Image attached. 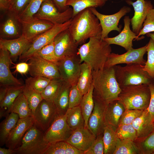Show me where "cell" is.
<instances>
[{"mask_svg": "<svg viewBox=\"0 0 154 154\" xmlns=\"http://www.w3.org/2000/svg\"><path fill=\"white\" fill-rule=\"evenodd\" d=\"M15 69L16 72L21 74H25L29 71V65L25 62H22L16 64Z\"/></svg>", "mask_w": 154, "mask_h": 154, "instance_id": "cell-52", "label": "cell"}, {"mask_svg": "<svg viewBox=\"0 0 154 154\" xmlns=\"http://www.w3.org/2000/svg\"><path fill=\"white\" fill-rule=\"evenodd\" d=\"M50 144L44 137V132L34 125L26 132L15 154H44Z\"/></svg>", "mask_w": 154, "mask_h": 154, "instance_id": "cell-6", "label": "cell"}, {"mask_svg": "<svg viewBox=\"0 0 154 154\" xmlns=\"http://www.w3.org/2000/svg\"><path fill=\"white\" fill-rule=\"evenodd\" d=\"M135 143L139 147L141 154H152L154 152V129L143 140Z\"/></svg>", "mask_w": 154, "mask_h": 154, "instance_id": "cell-46", "label": "cell"}, {"mask_svg": "<svg viewBox=\"0 0 154 154\" xmlns=\"http://www.w3.org/2000/svg\"><path fill=\"white\" fill-rule=\"evenodd\" d=\"M81 64L78 54L58 59L56 64L60 78L71 86L77 84L80 74Z\"/></svg>", "mask_w": 154, "mask_h": 154, "instance_id": "cell-8", "label": "cell"}, {"mask_svg": "<svg viewBox=\"0 0 154 154\" xmlns=\"http://www.w3.org/2000/svg\"><path fill=\"white\" fill-rule=\"evenodd\" d=\"M103 136V133L97 136L91 147L84 152V154H104Z\"/></svg>", "mask_w": 154, "mask_h": 154, "instance_id": "cell-49", "label": "cell"}, {"mask_svg": "<svg viewBox=\"0 0 154 154\" xmlns=\"http://www.w3.org/2000/svg\"><path fill=\"white\" fill-rule=\"evenodd\" d=\"M54 42L55 54L58 59L78 54V45L68 29L59 33L54 38Z\"/></svg>", "mask_w": 154, "mask_h": 154, "instance_id": "cell-15", "label": "cell"}, {"mask_svg": "<svg viewBox=\"0 0 154 154\" xmlns=\"http://www.w3.org/2000/svg\"><path fill=\"white\" fill-rule=\"evenodd\" d=\"M28 61L29 72L31 76L44 77L51 79L60 78L56 63L45 60L36 54Z\"/></svg>", "mask_w": 154, "mask_h": 154, "instance_id": "cell-10", "label": "cell"}, {"mask_svg": "<svg viewBox=\"0 0 154 154\" xmlns=\"http://www.w3.org/2000/svg\"><path fill=\"white\" fill-rule=\"evenodd\" d=\"M72 131L68 125L66 114L58 115L44 132V137L50 144L61 141H66Z\"/></svg>", "mask_w": 154, "mask_h": 154, "instance_id": "cell-14", "label": "cell"}, {"mask_svg": "<svg viewBox=\"0 0 154 154\" xmlns=\"http://www.w3.org/2000/svg\"><path fill=\"white\" fill-rule=\"evenodd\" d=\"M154 32V8L148 12L143 25V27L137 37L144 35L147 34Z\"/></svg>", "mask_w": 154, "mask_h": 154, "instance_id": "cell-47", "label": "cell"}, {"mask_svg": "<svg viewBox=\"0 0 154 154\" xmlns=\"http://www.w3.org/2000/svg\"><path fill=\"white\" fill-rule=\"evenodd\" d=\"M152 154H154V152Z\"/></svg>", "mask_w": 154, "mask_h": 154, "instance_id": "cell-58", "label": "cell"}, {"mask_svg": "<svg viewBox=\"0 0 154 154\" xmlns=\"http://www.w3.org/2000/svg\"><path fill=\"white\" fill-rule=\"evenodd\" d=\"M117 82L121 88L131 85L153 83V80L143 70L144 65L137 63L127 64L123 66H113Z\"/></svg>", "mask_w": 154, "mask_h": 154, "instance_id": "cell-5", "label": "cell"}, {"mask_svg": "<svg viewBox=\"0 0 154 154\" xmlns=\"http://www.w3.org/2000/svg\"><path fill=\"white\" fill-rule=\"evenodd\" d=\"M125 1L133 8L134 15L131 19V23L132 31L137 35L142 28L143 24L148 12L153 8V6L151 1L148 0H137L133 2L131 0H127Z\"/></svg>", "mask_w": 154, "mask_h": 154, "instance_id": "cell-18", "label": "cell"}, {"mask_svg": "<svg viewBox=\"0 0 154 154\" xmlns=\"http://www.w3.org/2000/svg\"><path fill=\"white\" fill-rule=\"evenodd\" d=\"M72 8L69 7L66 10L60 12L52 0H45L34 17L57 25L69 21L72 18Z\"/></svg>", "mask_w": 154, "mask_h": 154, "instance_id": "cell-9", "label": "cell"}, {"mask_svg": "<svg viewBox=\"0 0 154 154\" xmlns=\"http://www.w3.org/2000/svg\"><path fill=\"white\" fill-rule=\"evenodd\" d=\"M58 116L53 102L43 99L37 107L32 116L34 125L44 132Z\"/></svg>", "mask_w": 154, "mask_h": 154, "instance_id": "cell-11", "label": "cell"}, {"mask_svg": "<svg viewBox=\"0 0 154 154\" xmlns=\"http://www.w3.org/2000/svg\"><path fill=\"white\" fill-rule=\"evenodd\" d=\"M144 110L125 109L120 118L118 126L123 124H132L134 120L142 114Z\"/></svg>", "mask_w": 154, "mask_h": 154, "instance_id": "cell-45", "label": "cell"}, {"mask_svg": "<svg viewBox=\"0 0 154 154\" xmlns=\"http://www.w3.org/2000/svg\"><path fill=\"white\" fill-rule=\"evenodd\" d=\"M12 61L9 52L4 47L0 46V86L24 85L22 81L16 78L11 72L10 66Z\"/></svg>", "mask_w": 154, "mask_h": 154, "instance_id": "cell-19", "label": "cell"}, {"mask_svg": "<svg viewBox=\"0 0 154 154\" xmlns=\"http://www.w3.org/2000/svg\"><path fill=\"white\" fill-rule=\"evenodd\" d=\"M0 154H15V151L9 148L8 149L0 147Z\"/></svg>", "mask_w": 154, "mask_h": 154, "instance_id": "cell-55", "label": "cell"}, {"mask_svg": "<svg viewBox=\"0 0 154 154\" xmlns=\"http://www.w3.org/2000/svg\"><path fill=\"white\" fill-rule=\"evenodd\" d=\"M45 0H31L26 8L18 16L20 21H25L33 17Z\"/></svg>", "mask_w": 154, "mask_h": 154, "instance_id": "cell-40", "label": "cell"}, {"mask_svg": "<svg viewBox=\"0 0 154 154\" xmlns=\"http://www.w3.org/2000/svg\"><path fill=\"white\" fill-rule=\"evenodd\" d=\"M146 35L148 37H150L154 40V32L148 33L146 34Z\"/></svg>", "mask_w": 154, "mask_h": 154, "instance_id": "cell-57", "label": "cell"}, {"mask_svg": "<svg viewBox=\"0 0 154 154\" xmlns=\"http://www.w3.org/2000/svg\"><path fill=\"white\" fill-rule=\"evenodd\" d=\"M5 17L0 24V38L11 39L21 36L22 26L18 16L8 10Z\"/></svg>", "mask_w": 154, "mask_h": 154, "instance_id": "cell-22", "label": "cell"}, {"mask_svg": "<svg viewBox=\"0 0 154 154\" xmlns=\"http://www.w3.org/2000/svg\"><path fill=\"white\" fill-rule=\"evenodd\" d=\"M124 27L123 30L117 36L112 38L107 37L104 40L109 44H115L121 46L127 51L133 49V41L143 39L144 37L138 38L136 35L130 28L131 19L125 16L124 19Z\"/></svg>", "mask_w": 154, "mask_h": 154, "instance_id": "cell-20", "label": "cell"}, {"mask_svg": "<svg viewBox=\"0 0 154 154\" xmlns=\"http://www.w3.org/2000/svg\"><path fill=\"white\" fill-rule=\"evenodd\" d=\"M110 45L100 37H94L78 49L80 62L87 64L92 70L103 69L111 53Z\"/></svg>", "mask_w": 154, "mask_h": 154, "instance_id": "cell-3", "label": "cell"}, {"mask_svg": "<svg viewBox=\"0 0 154 154\" xmlns=\"http://www.w3.org/2000/svg\"><path fill=\"white\" fill-rule=\"evenodd\" d=\"M132 124L135 129L137 143L142 141L148 137L154 129V121L147 109L144 110L142 114L136 118Z\"/></svg>", "mask_w": 154, "mask_h": 154, "instance_id": "cell-25", "label": "cell"}, {"mask_svg": "<svg viewBox=\"0 0 154 154\" xmlns=\"http://www.w3.org/2000/svg\"><path fill=\"white\" fill-rule=\"evenodd\" d=\"M12 112L17 114L19 118L32 116V113L27 99L22 92L16 98L9 109L5 111L4 116Z\"/></svg>", "mask_w": 154, "mask_h": 154, "instance_id": "cell-28", "label": "cell"}, {"mask_svg": "<svg viewBox=\"0 0 154 154\" xmlns=\"http://www.w3.org/2000/svg\"><path fill=\"white\" fill-rule=\"evenodd\" d=\"M116 133L120 139H129L134 141L137 139L136 131L132 124L119 126L116 129Z\"/></svg>", "mask_w": 154, "mask_h": 154, "instance_id": "cell-42", "label": "cell"}, {"mask_svg": "<svg viewBox=\"0 0 154 154\" xmlns=\"http://www.w3.org/2000/svg\"><path fill=\"white\" fill-rule=\"evenodd\" d=\"M66 115L68 125L72 131L85 127V121L80 105L68 109Z\"/></svg>", "mask_w": 154, "mask_h": 154, "instance_id": "cell-29", "label": "cell"}, {"mask_svg": "<svg viewBox=\"0 0 154 154\" xmlns=\"http://www.w3.org/2000/svg\"><path fill=\"white\" fill-rule=\"evenodd\" d=\"M51 79L41 76L31 77L25 80V83L33 88L36 91L41 94L47 86Z\"/></svg>", "mask_w": 154, "mask_h": 154, "instance_id": "cell-43", "label": "cell"}, {"mask_svg": "<svg viewBox=\"0 0 154 154\" xmlns=\"http://www.w3.org/2000/svg\"><path fill=\"white\" fill-rule=\"evenodd\" d=\"M34 123L32 116L19 118L6 138L5 144L6 146L14 150L18 147L20 145L25 133Z\"/></svg>", "mask_w": 154, "mask_h": 154, "instance_id": "cell-17", "label": "cell"}, {"mask_svg": "<svg viewBox=\"0 0 154 154\" xmlns=\"http://www.w3.org/2000/svg\"><path fill=\"white\" fill-rule=\"evenodd\" d=\"M114 154H141L136 143L129 139H120L117 137Z\"/></svg>", "mask_w": 154, "mask_h": 154, "instance_id": "cell-36", "label": "cell"}, {"mask_svg": "<svg viewBox=\"0 0 154 154\" xmlns=\"http://www.w3.org/2000/svg\"><path fill=\"white\" fill-rule=\"evenodd\" d=\"M22 93L27 99L29 106L33 114L39 104L43 99L41 94L36 91L31 86L26 83Z\"/></svg>", "mask_w": 154, "mask_h": 154, "instance_id": "cell-39", "label": "cell"}, {"mask_svg": "<svg viewBox=\"0 0 154 154\" xmlns=\"http://www.w3.org/2000/svg\"><path fill=\"white\" fill-rule=\"evenodd\" d=\"M93 97L108 104L118 100L121 89L116 79L114 67L92 70Z\"/></svg>", "mask_w": 154, "mask_h": 154, "instance_id": "cell-2", "label": "cell"}, {"mask_svg": "<svg viewBox=\"0 0 154 154\" xmlns=\"http://www.w3.org/2000/svg\"><path fill=\"white\" fill-rule=\"evenodd\" d=\"M31 0H12L9 11L18 16L28 5Z\"/></svg>", "mask_w": 154, "mask_h": 154, "instance_id": "cell-50", "label": "cell"}, {"mask_svg": "<svg viewBox=\"0 0 154 154\" xmlns=\"http://www.w3.org/2000/svg\"><path fill=\"white\" fill-rule=\"evenodd\" d=\"M25 85L6 86L7 90L5 97L0 102V108L5 110L6 109V111L8 110L16 98L23 92Z\"/></svg>", "mask_w": 154, "mask_h": 154, "instance_id": "cell-37", "label": "cell"}, {"mask_svg": "<svg viewBox=\"0 0 154 154\" xmlns=\"http://www.w3.org/2000/svg\"><path fill=\"white\" fill-rule=\"evenodd\" d=\"M32 42L22 35L11 39L0 38V46L6 49L9 53L12 60L15 61L29 48Z\"/></svg>", "mask_w": 154, "mask_h": 154, "instance_id": "cell-24", "label": "cell"}, {"mask_svg": "<svg viewBox=\"0 0 154 154\" xmlns=\"http://www.w3.org/2000/svg\"><path fill=\"white\" fill-rule=\"evenodd\" d=\"M83 95L77 84L71 86L69 90L68 109L79 105Z\"/></svg>", "mask_w": 154, "mask_h": 154, "instance_id": "cell-48", "label": "cell"}, {"mask_svg": "<svg viewBox=\"0 0 154 154\" xmlns=\"http://www.w3.org/2000/svg\"><path fill=\"white\" fill-rule=\"evenodd\" d=\"M116 130L112 126L108 125H106L104 127L103 140L104 154H114L117 139Z\"/></svg>", "mask_w": 154, "mask_h": 154, "instance_id": "cell-33", "label": "cell"}, {"mask_svg": "<svg viewBox=\"0 0 154 154\" xmlns=\"http://www.w3.org/2000/svg\"><path fill=\"white\" fill-rule=\"evenodd\" d=\"M12 0H0V9L1 11H7L10 7Z\"/></svg>", "mask_w": 154, "mask_h": 154, "instance_id": "cell-54", "label": "cell"}, {"mask_svg": "<svg viewBox=\"0 0 154 154\" xmlns=\"http://www.w3.org/2000/svg\"><path fill=\"white\" fill-rule=\"evenodd\" d=\"M71 86L64 81L54 100L53 103L59 116L65 115L69 108V90Z\"/></svg>", "mask_w": 154, "mask_h": 154, "instance_id": "cell-27", "label": "cell"}, {"mask_svg": "<svg viewBox=\"0 0 154 154\" xmlns=\"http://www.w3.org/2000/svg\"><path fill=\"white\" fill-rule=\"evenodd\" d=\"M90 8L99 21L102 28L101 38L103 40L108 37L109 33L112 31H116L119 32L121 31V28L118 27L119 21L123 16L131 10L130 7L124 6L114 14L106 15L100 13L95 7Z\"/></svg>", "mask_w": 154, "mask_h": 154, "instance_id": "cell-12", "label": "cell"}, {"mask_svg": "<svg viewBox=\"0 0 154 154\" xmlns=\"http://www.w3.org/2000/svg\"><path fill=\"white\" fill-rule=\"evenodd\" d=\"M63 82L64 81L60 78L51 79L41 93L43 99L53 102Z\"/></svg>", "mask_w": 154, "mask_h": 154, "instance_id": "cell-38", "label": "cell"}, {"mask_svg": "<svg viewBox=\"0 0 154 154\" xmlns=\"http://www.w3.org/2000/svg\"><path fill=\"white\" fill-rule=\"evenodd\" d=\"M121 89L118 100L125 109L144 110L147 108L151 97L149 84L129 85Z\"/></svg>", "mask_w": 154, "mask_h": 154, "instance_id": "cell-4", "label": "cell"}, {"mask_svg": "<svg viewBox=\"0 0 154 154\" xmlns=\"http://www.w3.org/2000/svg\"><path fill=\"white\" fill-rule=\"evenodd\" d=\"M151 93V97L148 108H147L150 113L152 119L154 121V86L153 83L149 84Z\"/></svg>", "mask_w": 154, "mask_h": 154, "instance_id": "cell-51", "label": "cell"}, {"mask_svg": "<svg viewBox=\"0 0 154 154\" xmlns=\"http://www.w3.org/2000/svg\"><path fill=\"white\" fill-rule=\"evenodd\" d=\"M93 90L92 83L88 91L83 95L80 104L85 121V128H87L88 119L94 106Z\"/></svg>", "mask_w": 154, "mask_h": 154, "instance_id": "cell-34", "label": "cell"}, {"mask_svg": "<svg viewBox=\"0 0 154 154\" xmlns=\"http://www.w3.org/2000/svg\"><path fill=\"white\" fill-rule=\"evenodd\" d=\"M147 44L141 47L133 48L121 54L111 53L108 56L104 67H111L119 64L137 63L144 65L146 62L143 57L147 52Z\"/></svg>", "mask_w": 154, "mask_h": 154, "instance_id": "cell-13", "label": "cell"}, {"mask_svg": "<svg viewBox=\"0 0 154 154\" xmlns=\"http://www.w3.org/2000/svg\"><path fill=\"white\" fill-rule=\"evenodd\" d=\"M80 69V74L77 85L84 95L88 91L92 83V70L85 62L81 64Z\"/></svg>", "mask_w": 154, "mask_h": 154, "instance_id": "cell-31", "label": "cell"}, {"mask_svg": "<svg viewBox=\"0 0 154 154\" xmlns=\"http://www.w3.org/2000/svg\"><path fill=\"white\" fill-rule=\"evenodd\" d=\"M19 119V115L11 113L6 116V118L0 125V145L5 144L6 138L10 132L15 126Z\"/></svg>", "mask_w": 154, "mask_h": 154, "instance_id": "cell-32", "label": "cell"}, {"mask_svg": "<svg viewBox=\"0 0 154 154\" xmlns=\"http://www.w3.org/2000/svg\"><path fill=\"white\" fill-rule=\"evenodd\" d=\"M147 60L143 70L154 80V40L150 38L147 47Z\"/></svg>", "mask_w": 154, "mask_h": 154, "instance_id": "cell-41", "label": "cell"}, {"mask_svg": "<svg viewBox=\"0 0 154 154\" xmlns=\"http://www.w3.org/2000/svg\"><path fill=\"white\" fill-rule=\"evenodd\" d=\"M153 85H154V83H153Z\"/></svg>", "mask_w": 154, "mask_h": 154, "instance_id": "cell-59", "label": "cell"}, {"mask_svg": "<svg viewBox=\"0 0 154 154\" xmlns=\"http://www.w3.org/2000/svg\"><path fill=\"white\" fill-rule=\"evenodd\" d=\"M35 54L45 60L56 64L58 60L55 54L54 40Z\"/></svg>", "mask_w": 154, "mask_h": 154, "instance_id": "cell-44", "label": "cell"}, {"mask_svg": "<svg viewBox=\"0 0 154 154\" xmlns=\"http://www.w3.org/2000/svg\"><path fill=\"white\" fill-rule=\"evenodd\" d=\"M125 110L123 105L118 100L107 104L105 113L106 125L112 126L116 129L118 126L120 118Z\"/></svg>", "mask_w": 154, "mask_h": 154, "instance_id": "cell-26", "label": "cell"}, {"mask_svg": "<svg viewBox=\"0 0 154 154\" xmlns=\"http://www.w3.org/2000/svg\"><path fill=\"white\" fill-rule=\"evenodd\" d=\"M20 21L22 26V35L33 41L37 37L54 25L49 21L34 17L30 19Z\"/></svg>", "mask_w": 154, "mask_h": 154, "instance_id": "cell-21", "label": "cell"}, {"mask_svg": "<svg viewBox=\"0 0 154 154\" xmlns=\"http://www.w3.org/2000/svg\"><path fill=\"white\" fill-rule=\"evenodd\" d=\"M71 20L72 19L63 23L54 25L51 29L36 37L29 48L19 57V60L21 62L28 61L43 47L53 40L59 33L68 29Z\"/></svg>", "mask_w": 154, "mask_h": 154, "instance_id": "cell-7", "label": "cell"}, {"mask_svg": "<svg viewBox=\"0 0 154 154\" xmlns=\"http://www.w3.org/2000/svg\"><path fill=\"white\" fill-rule=\"evenodd\" d=\"M68 29L78 45L88 39L101 38L102 28L99 19L90 8L81 11L72 18Z\"/></svg>", "mask_w": 154, "mask_h": 154, "instance_id": "cell-1", "label": "cell"}, {"mask_svg": "<svg viewBox=\"0 0 154 154\" xmlns=\"http://www.w3.org/2000/svg\"><path fill=\"white\" fill-rule=\"evenodd\" d=\"M108 0H67L66 5L71 6L73 9L72 18L83 10L91 7H102Z\"/></svg>", "mask_w": 154, "mask_h": 154, "instance_id": "cell-30", "label": "cell"}, {"mask_svg": "<svg viewBox=\"0 0 154 154\" xmlns=\"http://www.w3.org/2000/svg\"><path fill=\"white\" fill-rule=\"evenodd\" d=\"M44 154H84L65 141L50 144Z\"/></svg>", "mask_w": 154, "mask_h": 154, "instance_id": "cell-35", "label": "cell"}, {"mask_svg": "<svg viewBox=\"0 0 154 154\" xmlns=\"http://www.w3.org/2000/svg\"><path fill=\"white\" fill-rule=\"evenodd\" d=\"M58 10L60 12L66 10L69 7L66 5L67 0H52Z\"/></svg>", "mask_w": 154, "mask_h": 154, "instance_id": "cell-53", "label": "cell"}, {"mask_svg": "<svg viewBox=\"0 0 154 154\" xmlns=\"http://www.w3.org/2000/svg\"><path fill=\"white\" fill-rule=\"evenodd\" d=\"M94 106L89 117L87 128L96 137L103 133L106 125L105 113L107 104L93 97Z\"/></svg>", "mask_w": 154, "mask_h": 154, "instance_id": "cell-16", "label": "cell"}, {"mask_svg": "<svg viewBox=\"0 0 154 154\" xmlns=\"http://www.w3.org/2000/svg\"><path fill=\"white\" fill-rule=\"evenodd\" d=\"M96 138V137L87 128L84 127L73 131L66 141L84 152L90 148Z\"/></svg>", "mask_w": 154, "mask_h": 154, "instance_id": "cell-23", "label": "cell"}, {"mask_svg": "<svg viewBox=\"0 0 154 154\" xmlns=\"http://www.w3.org/2000/svg\"><path fill=\"white\" fill-rule=\"evenodd\" d=\"M6 86H0V102H1L4 98L6 93Z\"/></svg>", "mask_w": 154, "mask_h": 154, "instance_id": "cell-56", "label": "cell"}]
</instances>
